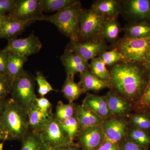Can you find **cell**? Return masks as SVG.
Masks as SVG:
<instances>
[{
  "mask_svg": "<svg viewBox=\"0 0 150 150\" xmlns=\"http://www.w3.org/2000/svg\"><path fill=\"white\" fill-rule=\"evenodd\" d=\"M109 88L127 100L133 106L144 93L150 74L142 64L120 62L109 69Z\"/></svg>",
  "mask_w": 150,
  "mask_h": 150,
  "instance_id": "6da1fadb",
  "label": "cell"
},
{
  "mask_svg": "<svg viewBox=\"0 0 150 150\" xmlns=\"http://www.w3.org/2000/svg\"><path fill=\"white\" fill-rule=\"evenodd\" d=\"M0 126L6 134L7 140L21 141L29 130L26 110L11 98L7 99Z\"/></svg>",
  "mask_w": 150,
  "mask_h": 150,
  "instance_id": "7a4b0ae2",
  "label": "cell"
},
{
  "mask_svg": "<svg viewBox=\"0 0 150 150\" xmlns=\"http://www.w3.org/2000/svg\"><path fill=\"white\" fill-rule=\"evenodd\" d=\"M83 8L81 4L57 12L50 16L44 15L42 21L49 22L57 27L61 33L70 41L79 40V21Z\"/></svg>",
  "mask_w": 150,
  "mask_h": 150,
  "instance_id": "3957f363",
  "label": "cell"
},
{
  "mask_svg": "<svg viewBox=\"0 0 150 150\" xmlns=\"http://www.w3.org/2000/svg\"><path fill=\"white\" fill-rule=\"evenodd\" d=\"M123 56V62L144 64L150 57V36L144 38L124 37L114 44Z\"/></svg>",
  "mask_w": 150,
  "mask_h": 150,
  "instance_id": "277c9868",
  "label": "cell"
},
{
  "mask_svg": "<svg viewBox=\"0 0 150 150\" xmlns=\"http://www.w3.org/2000/svg\"><path fill=\"white\" fill-rule=\"evenodd\" d=\"M105 18L91 8H83L79 21V42L104 39Z\"/></svg>",
  "mask_w": 150,
  "mask_h": 150,
  "instance_id": "5b68a950",
  "label": "cell"
},
{
  "mask_svg": "<svg viewBox=\"0 0 150 150\" xmlns=\"http://www.w3.org/2000/svg\"><path fill=\"white\" fill-rule=\"evenodd\" d=\"M35 78L25 71L13 83L10 94L11 98L20 107L27 110L35 102Z\"/></svg>",
  "mask_w": 150,
  "mask_h": 150,
  "instance_id": "8992f818",
  "label": "cell"
},
{
  "mask_svg": "<svg viewBox=\"0 0 150 150\" xmlns=\"http://www.w3.org/2000/svg\"><path fill=\"white\" fill-rule=\"evenodd\" d=\"M41 139L49 149L74 143L62 127L54 115L49 118L38 132Z\"/></svg>",
  "mask_w": 150,
  "mask_h": 150,
  "instance_id": "52a82bcc",
  "label": "cell"
},
{
  "mask_svg": "<svg viewBox=\"0 0 150 150\" xmlns=\"http://www.w3.org/2000/svg\"><path fill=\"white\" fill-rule=\"evenodd\" d=\"M9 16L22 21H42L43 14L41 0H16Z\"/></svg>",
  "mask_w": 150,
  "mask_h": 150,
  "instance_id": "ba28073f",
  "label": "cell"
},
{
  "mask_svg": "<svg viewBox=\"0 0 150 150\" xmlns=\"http://www.w3.org/2000/svg\"><path fill=\"white\" fill-rule=\"evenodd\" d=\"M42 46L39 38L32 33L25 38L8 40L7 45L3 50L28 58L40 52Z\"/></svg>",
  "mask_w": 150,
  "mask_h": 150,
  "instance_id": "9c48e42d",
  "label": "cell"
},
{
  "mask_svg": "<svg viewBox=\"0 0 150 150\" xmlns=\"http://www.w3.org/2000/svg\"><path fill=\"white\" fill-rule=\"evenodd\" d=\"M121 11L132 22H150V0L121 1Z\"/></svg>",
  "mask_w": 150,
  "mask_h": 150,
  "instance_id": "30bf717a",
  "label": "cell"
},
{
  "mask_svg": "<svg viewBox=\"0 0 150 150\" xmlns=\"http://www.w3.org/2000/svg\"><path fill=\"white\" fill-rule=\"evenodd\" d=\"M108 48L106 40L101 39L87 42L70 41L66 49L73 51L88 61L98 57L100 53L106 51Z\"/></svg>",
  "mask_w": 150,
  "mask_h": 150,
  "instance_id": "8fae6325",
  "label": "cell"
},
{
  "mask_svg": "<svg viewBox=\"0 0 150 150\" xmlns=\"http://www.w3.org/2000/svg\"><path fill=\"white\" fill-rule=\"evenodd\" d=\"M129 126L124 118L114 116L104 119L101 126L105 138L118 144L127 137Z\"/></svg>",
  "mask_w": 150,
  "mask_h": 150,
  "instance_id": "7c38bea8",
  "label": "cell"
},
{
  "mask_svg": "<svg viewBox=\"0 0 150 150\" xmlns=\"http://www.w3.org/2000/svg\"><path fill=\"white\" fill-rule=\"evenodd\" d=\"M77 144L82 150H96L103 144L105 136L101 126L81 129Z\"/></svg>",
  "mask_w": 150,
  "mask_h": 150,
  "instance_id": "4fadbf2b",
  "label": "cell"
},
{
  "mask_svg": "<svg viewBox=\"0 0 150 150\" xmlns=\"http://www.w3.org/2000/svg\"><path fill=\"white\" fill-rule=\"evenodd\" d=\"M60 60L68 76L74 77L76 74H81L90 69L88 61L66 48L64 54L60 57Z\"/></svg>",
  "mask_w": 150,
  "mask_h": 150,
  "instance_id": "5bb4252c",
  "label": "cell"
},
{
  "mask_svg": "<svg viewBox=\"0 0 150 150\" xmlns=\"http://www.w3.org/2000/svg\"><path fill=\"white\" fill-rule=\"evenodd\" d=\"M105 96L108 108L113 116L123 118L129 116L133 110L131 103L111 90Z\"/></svg>",
  "mask_w": 150,
  "mask_h": 150,
  "instance_id": "9a60e30c",
  "label": "cell"
},
{
  "mask_svg": "<svg viewBox=\"0 0 150 150\" xmlns=\"http://www.w3.org/2000/svg\"><path fill=\"white\" fill-rule=\"evenodd\" d=\"M81 105L103 120L113 117L108 108L105 96H100L88 93Z\"/></svg>",
  "mask_w": 150,
  "mask_h": 150,
  "instance_id": "2e32d148",
  "label": "cell"
},
{
  "mask_svg": "<svg viewBox=\"0 0 150 150\" xmlns=\"http://www.w3.org/2000/svg\"><path fill=\"white\" fill-rule=\"evenodd\" d=\"M7 16V17L0 30V38H5L8 40L16 38L28 26L35 22L34 21H22L11 17L8 15Z\"/></svg>",
  "mask_w": 150,
  "mask_h": 150,
  "instance_id": "e0dca14e",
  "label": "cell"
},
{
  "mask_svg": "<svg viewBox=\"0 0 150 150\" xmlns=\"http://www.w3.org/2000/svg\"><path fill=\"white\" fill-rule=\"evenodd\" d=\"M91 8L105 20L117 19L121 11V1L96 0L94 1Z\"/></svg>",
  "mask_w": 150,
  "mask_h": 150,
  "instance_id": "ac0fdd59",
  "label": "cell"
},
{
  "mask_svg": "<svg viewBox=\"0 0 150 150\" xmlns=\"http://www.w3.org/2000/svg\"><path fill=\"white\" fill-rule=\"evenodd\" d=\"M29 130L39 132L52 114L45 113L36 106L35 102L30 105L26 110Z\"/></svg>",
  "mask_w": 150,
  "mask_h": 150,
  "instance_id": "d6986e66",
  "label": "cell"
},
{
  "mask_svg": "<svg viewBox=\"0 0 150 150\" xmlns=\"http://www.w3.org/2000/svg\"><path fill=\"white\" fill-rule=\"evenodd\" d=\"M79 83L84 91H98L103 89L109 88L108 82L99 79L91 72L90 70L79 74Z\"/></svg>",
  "mask_w": 150,
  "mask_h": 150,
  "instance_id": "ffe728a7",
  "label": "cell"
},
{
  "mask_svg": "<svg viewBox=\"0 0 150 150\" xmlns=\"http://www.w3.org/2000/svg\"><path fill=\"white\" fill-rule=\"evenodd\" d=\"M76 114L81 129L101 126L104 120L91 110L83 107L81 104H77Z\"/></svg>",
  "mask_w": 150,
  "mask_h": 150,
  "instance_id": "44dd1931",
  "label": "cell"
},
{
  "mask_svg": "<svg viewBox=\"0 0 150 150\" xmlns=\"http://www.w3.org/2000/svg\"><path fill=\"white\" fill-rule=\"evenodd\" d=\"M27 60V57L10 53L6 75L11 85L16 79L24 71L23 66Z\"/></svg>",
  "mask_w": 150,
  "mask_h": 150,
  "instance_id": "7402d4cb",
  "label": "cell"
},
{
  "mask_svg": "<svg viewBox=\"0 0 150 150\" xmlns=\"http://www.w3.org/2000/svg\"><path fill=\"white\" fill-rule=\"evenodd\" d=\"M62 92L65 98L69 103L74 102L85 91L80 83L75 82L74 77L67 75L62 89Z\"/></svg>",
  "mask_w": 150,
  "mask_h": 150,
  "instance_id": "603a6c76",
  "label": "cell"
},
{
  "mask_svg": "<svg viewBox=\"0 0 150 150\" xmlns=\"http://www.w3.org/2000/svg\"><path fill=\"white\" fill-rule=\"evenodd\" d=\"M125 37L144 38L150 36V22L146 21L132 22L124 28Z\"/></svg>",
  "mask_w": 150,
  "mask_h": 150,
  "instance_id": "cb8c5ba5",
  "label": "cell"
},
{
  "mask_svg": "<svg viewBox=\"0 0 150 150\" xmlns=\"http://www.w3.org/2000/svg\"><path fill=\"white\" fill-rule=\"evenodd\" d=\"M21 150H49L37 132L30 131L22 139Z\"/></svg>",
  "mask_w": 150,
  "mask_h": 150,
  "instance_id": "d4e9b609",
  "label": "cell"
},
{
  "mask_svg": "<svg viewBox=\"0 0 150 150\" xmlns=\"http://www.w3.org/2000/svg\"><path fill=\"white\" fill-rule=\"evenodd\" d=\"M43 12H59L69 8L80 5L78 0H41Z\"/></svg>",
  "mask_w": 150,
  "mask_h": 150,
  "instance_id": "484cf974",
  "label": "cell"
},
{
  "mask_svg": "<svg viewBox=\"0 0 150 150\" xmlns=\"http://www.w3.org/2000/svg\"><path fill=\"white\" fill-rule=\"evenodd\" d=\"M121 29V25L117 19L105 20L103 32L104 39L114 45L120 39Z\"/></svg>",
  "mask_w": 150,
  "mask_h": 150,
  "instance_id": "4316f807",
  "label": "cell"
},
{
  "mask_svg": "<svg viewBox=\"0 0 150 150\" xmlns=\"http://www.w3.org/2000/svg\"><path fill=\"white\" fill-rule=\"evenodd\" d=\"M128 117L130 127L147 132L150 131V112H137L130 114Z\"/></svg>",
  "mask_w": 150,
  "mask_h": 150,
  "instance_id": "83f0119b",
  "label": "cell"
},
{
  "mask_svg": "<svg viewBox=\"0 0 150 150\" xmlns=\"http://www.w3.org/2000/svg\"><path fill=\"white\" fill-rule=\"evenodd\" d=\"M76 105L74 102L65 104L62 101H59L54 114L55 118L60 122L66 121L76 114Z\"/></svg>",
  "mask_w": 150,
  "mask_h": 150,
  "instance_id": "f1b7e54d",
  "label": "cell"
},
{
  "mask_svg": "<svg viewBox=\"0 0 150 150\" xmlns=\"http://www.w3.org/2000/svg\"><path fill=\"white\" fill-rule=\"evenodd\" d=\"M90 70L97 78L101 80L109 81L110 79V73L109 70L102 59L97 57L91 60Z\"/></svg>",
  "mask_w": 150,
  "mask_h": 150,
  "instance_id": "f546056e",
  "label": "cell"
},
{
  "mask_svg": "<svg viewBox=\"0 0 150 150\" xmlns=\"http://www.w3.org/2000/svg\"><path fill=\"white\" fill-rule=\"evenodd\" d=\"M127 137L132 142L142 146L148 148L150 145V137L148 132L141 129L129 127Z\"/></svg>",
  "mask_w": 150,
  "mask_h": 150,
  "instance_id": "4dcf8cb0",
  "label": "cell"
},
{
  "mask_svg": "<svg viewBox=\"0 0 150 150\" xmlns=\"http://www.w3.org/2000/svg\"><path fill=\"white\" fill-rule=\"evenodd\" d=\"M62 127L67 132L72 142L77 137L81 128L76 114L64 122H60Z\"/></svg>",
  "mask_w": 150,
  "mask_h": 150,
  "instance_id": "1f68e13d",
  "label": "cell"
},
{
  "mask_svg": "<svg viewBox=\"0 0 150 150\" xmlns=\"http://www.w3.org/2000/svg\"><path fill=\"white\" fill-rule=\"evenodd\" d=\"M98 57L102 59L106 66L112 67L120 62H123V56L115 48L109 51H105L100 53Z\"/></svg>",
  "mask_w": 150,
  "mask_h": 150,
  "instance_id": "d6a6232c",
  "label": "cell"
},
{
  "mask_svg": "<svg viewBox=\"0 0 150 150\" xmlns=\"http://www.w3.org/2000/svg\"><path fill=\"white\" fill-rule=\"evenodd\" d=\"M137 112H150V79L144 93L133 107Z\"/></svg>",
  "mask_w": 150,
  "mask_h": 150,
  "instance_id": "836d02e7",
  "label": "cell"
},
{
  "mask_svg": "<svg viewBox=\"0 0 150 150\" xmlns=\"http://www.w3.org/2000/svg\"><path fill=\"white\" fill-rule=\"evenodd\" d=\"M35 80L37 82L38 85V93L41 97H44L51 91H56L41 72L37 71L36 72Z\"/></svg>",
  "mask_w": 150,
  "mask_h": 150,
  "instance_id": "e575fe53",
  "label": "cell"
},
{
  "mask_svg": "<svg viewBox=\"0 0 150 150\" xmlns=\"http://www.w3.org/2000/svg\"><path fill=\"white\" fill-rule=\"evenodd\" d=\"M11 86L7 76L0 74V98H6L10 94Z\"/></svg>",
  "mask_w": 150,
  "mask_h": 150,
  "instance_id": "d590c367",
  "label": "cell"
},
{
  "mask_svg": "<svg viewBox=\"0 0 150 150\" xmlns=\"http://www.w3.org/2000/svg\"><path fill=\"white\" fill-rule=\"evenodd\" d=\"M35 102L37 107L43 112L48 114H53L52 104L47 98L44 97H41L39 98L37 97Z\"/></svg>",
  "mask_w": 150,
  "mask_h": 150,
  "instance_id": "8d00e7d4",
  "label": "cell"
},
{
  "mask_svg": "<svg viewBox=\"0 0 150 150\" xmlns=\"http://www.w3.org/2000/svg\"><path fill=\"white\" fill-rule=\"evenodd\" d=\"M119 146L120 150H148V147L137 144L127 137L119 144Z\"/></svg>",
  "mask_w": 150,
  "mask_h": 150,
  "instance_id": "74e56055",
  "label": "cell"
},
{
  "mask_svg": "<svg viewBox=\"0 0 150 150\" xmlns=\"http://www.w3.org/2000/svg\"><path fill=\"white\" fill-rule=\"evenodd\" d=\"M16 2V0H0V15H7L6 13H9Z\"/></svg>",
  "mask_w": 150,
  "mask_h": 150,
  "instance_id": "f35d334b",
  "label": "cell"
},
{
  "mask_svg": "<svg viewBox=\"0 0 150 150\" xmlns=\"http://www.w3.org/2000/svg\"><path fill=\"white\" fill-rule=\"evenodd\" d=\"M9 55L8 52L0 50V74L6 75Z\"/></svg>",
  "mask_w": 150,
  "mask_h": 150,
  "instance_id": "ab89813d",
  "label": "cell"
},
{
  "mask_svg": "<svg viewBox=\"0 0 150 150\" xmlns=\"http://www.w3.org/2000/svg\"><path fill=\"white\" fill-rule=\"evenodd\" d=\"M96 150H120L119 144L107 139L105 138L104 142Z\"/></svg>",
  "mask_w": 150,
  "mask_h": 150,
  "instance_id": "60d3db41",
  "label": "cell"
},
{
  "mask_svg": "<svg viewBox=\"0 0 150 150\" xmlns=\"http://www.w3.org/2000/svg\"><path fill=\"white\" fill-rule=\"evenodd\" d=\"M49 150H82L76 144L73 143L67 146H61L50 149Z\"/></svg>",
  "mask_w": 150,
  "mask_h": 150,
  "instance_id": "b9f144b4",
  "label": "cell"
},
{
  "mask_svg": "<svg viewBox=\"0 0 150 150\" xmlns=\"http://www.w3.org/2000/svg\"><path fill=\"white\" fill-rule=\"evenodd\" d=\"M7 100L6 98H0V118L2 115L5 109Z\"/></svg>",
  "mask_w": 150,
  "mask_h": 150,
  "instance_id": "7bdbcfd3",
  "label": "cell"
},
{
  "mask_svg": "<svg viewBox=\"0 0 150 150\" xmlns=\"http://www.w3.org/2000/svg\"><path fill=\"white\" fill-rule=\"evenodd\" d=\"M6 140H7V136L0 126V141L4 142Z\"/></svg>",
  "mask_w": 150,
  "mask_h": 150,
  "instance_id": "ee69618b",
  "label": "cell"
},
{
  "mask_svg": "<svg viewBox=\"0 0 150 150\" xmlns=\"http://www.w3.org/2000/svg\"><path fill=\"white\" fill-rule=\"evenodd\" d=\"M7 17V15H0V30L2 28L3 24H4V22L6 18Z\"/></svg>",
  "mask_w": 150,
  "mask_h": 150,
  "instance_id": "f6af8a7d",
  "label": "cell"
},
{
  "mask_svg": "<svg viewBox=\"0 0 150 150\" xmlns=\"http://www.w3.org/2000/svg\"><path fill=\"white\" fill-rule=\"evenodd\" d=\"M143 64L150 74V57L149 59H148V61Z\"/></svg>",
  "mask_w": 150,
  "mask_h": 150,
  "instance_id": "bcb514c9",
  "label": "cell"
},
{
  "mask_svg": "<svg viewBox=\"0 0 150 150\" xmlns=\"http://www.w3.org/2000/svg\"><path fill=\"white\" fill-rule=\"evenodd\" d=\"M3 147H4V142L0 143V150H3Z\"/></svg>",
  "mask_w": 150,
  "mask_h": 150,
  "instance_id": "7dc6e473",
  "label": "cell"
}]
</instances>
